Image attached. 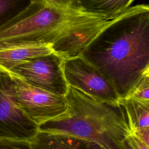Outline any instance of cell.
Segmentation results:
<instances>
[{
	"label": "cell",
	"instance_id": "6da1fadb",
	"mask_svg": "<svg viewBox=\"0 0 149 149\" xmlns=\"http://www.w3.org/2000/svg\"><path fill=\"white\" fill-rule=\"evenodd\" d=\"M113 19L85 12L77 0H32L23 12L0 28V49L50 45L63 58L78 56Z\"/></svg>",
	"mask_w": 149,
	"mask_h": 149
},
{
	"label": "cell",
	"instance_id": "7a4b0ae2",
	"mask_svg": "<svg viewBox=\"0 0 149 149\" xmlns=\"http://www.w3.org/2000/svg\"><path fill=\"white\" fill-rule=\"evenodd\" d=\"M125 99L149 73V6H130L112 19L80 52Z\"/></svg>",
	"mask_w": 149,
	"mask_h": 149
},
{
	"label": "cell",
	"instance_id": "3957f363",
	"mask_svg": "<svg viewBox=\"0 0 149 149\" xmlns=\"http://www.w3.org/2000/svg\"><path fill=\"white\" fill-rule=\"evenodd\" d=\"M66 111L38 126V131L72 136L105 149H132L125 111L118 102L97 100L68 86Z\"/></svg>",
	"mask_w": 149,
	"mask_h": 149
},
{
	"label": "cell",
	"instance_id": "277c9868",
	"mask_svg": "<svg viewBox=\"0 0 149 149\" xmlns=\"http://www.w3.org/2000/svg\"><path fill=\"white\" fill-rule=\"evenodd\" d=\"M9 74L13 80L12 98L13 102L38 126L66 111L67 101L65 96L34 87L16 76Z\"/></svg>",
	"mask_w": 149,
	"mask_h": 149
},
{
	"label": "cell",
	"instance_id": "5b68a950",
	"mask_svg": "<svg viewBox=\"0 0 149 149\" xmlns=\"http://www.w3.org/2000/svg\"><path fill=\"white\" fill-rule=\"evenodd\" d=\"M63 58L53 52L18 65L5 72L34 87L65 96L68 85L63 72Z\"/></svg>",
	"mask_w": 149,
	"mask_h": 149
},
{
	"label": "cell",
	"instance_id": "8992f818",
	"mask_svg": "<svg viewBox=\"0 0 149 149\" xmlns=\"http://www.w3.org/2000/svg\"><path fill=\"white\" fill-rule=\"evenodd\" d=\"M62 69L68 86L100 101H119V97L112 84L80 55L63 58Z\"/></svg>",
	"mask_w": 149,
	"mask_h": 149
},
{
	"label": "cell",
	"instance_id": "52a82bcc",
	"mask_svg": "<svg viewBox=\"0 0 149 149\" xmlns=\"http://www.w3.org/2000/svg\"><path fill=\"white\" fill-rule=\"evenodd\" d=\"M12 84L10 75L0 72V139L30 141L38 133V126L13 102Z\"/></svg>",
	"mask_w": 149,
	"mask_h": 149
},
{
	"label": "cell",
	"instance_id": "ba28073f",
	"mask_svg": "<svg viewBox=\"0 0 149 149\" xmlns=\"http://www.w3.org/2000/svg\"><path fill=\"white\" fill-rule=\"evenodd\" d=\"M53 52L50 45H17L1 49L0 72H7L18 65Z\"/></svg>",
	"mask_w": 149,
	"mask_h": 149
},
{
	"label": "cell",
	"instance_id": "9c48e42d",
	"mask_svg": "<svg viewBox=\"0 0 149 149\" xmlns=\"http://www.w3.org/2000/svg\"><path fill=\"white\" fill-rule=\"evenodd\" d=\"M29 141L32 149H84L83 139L58 133L38 131Z\"/></svg>",
	"mask_w": 149,
	"mask_h": 149
},
{
	"label": "cell",
	"instance_id": "30bf717a",
	"mask_svg": "<svg viewBox=\"0 0 149 149\" xmlns=\"http://www.w3.org/2000/svg\"><path fill=\"white\" fill-rule=\"evenodd\" d=\"M118 102L123 107L131 134L149 127V102L122 99Z\"/></svg>",
	"mask_w": 149,
	"mask_h": 149
},
{
	"label": "cell",
	"instance_id": "8fae6325",
	"mask_svg": "<svg viewBox=\"0 0 149 149\" xmlns=\"http://www.w3.org/2000/svg\"><path fill=\"white\" fill-rule=\"evenodd\" d=\"M134 0H77L81 8L92 14L115 18L128 8Z\"/></svg>",
	"mask_w": 149,
	"mask_h": 149
},
{
	"label": "cell",
	"instance_id": "7c38bea8",
	"mask_svg": "<svg viewBox=\"0 0 149 149\" xmlns=\"http://www.w3.org/2000/svg\"><path fill=\"white\" fill-rule=\"evenodd\" d=\"M32 0H0V28L23 12Z\"/></svg>",
	"mask_w": 149,
	"mask_h": 149
},
{
	"label": "cell",
	"instance_id": "4fadbf2b",
	"mask_svg": "<svg viewBox=\"0 0 149 149\" xmlns=\"http://www.w3.org/2000/svg\"><path fill=\"white\" fill-rule=\"evenodd\" d=\"M125 99L149 102V73L143 77L139 84Z\"/></svg>",
	"mask_w": 149,
	"mask_h": 149
},
{
	"label": "cell",
	"instance_id": "5bb4252c",
	"mask_svg": "<svg viewBox=\"0 0 149 149\" xmlns=\"http://www.w3.org/2000/svg\"><path fill=\"white\" fill-rule=\"evenodd\" d=\"M0 149H32L29 141L0 139Z\"/></svg>",
	"mask_w": 149,
	"mask_h": 149
},
{
	"label": "cell",
	"instance_id": "9a60e30c",
	"mask_svg": "<svg viewBox=\"0 0 149 149\" xmlns=\"http://www.w3.org/2000/svg\"><path fill=\"white\" fill-rule=\"evenodd\" d=\"M127 141L132 149H149L148 146L133 134L129 136Z\"/></svg>",
	"mask_w": 149,
	"mask_h": 149
},
{
	"label": "cell",
	"instance_id": "2e32d148",
	"mask_svg": "<svg viewBox=\"0 0 149 149\" xmlns=\"http://www.w3.org/2000/svg\"><path fill=\"white\" fill-rule=\"evenodd\" d=\"M132 134L149 146V127L139 130Z\"/></svg>",
	"mask_w": 149,
	"mask_h": 149
},
{
	"label": "cell",
	"instance_id": "e0dca14e",
	"mask_svg": "<svg viewBox=\"0 0 149 149\" xmlns=\"http://www.w3.org/2000/svg\"><path fill=\"white\" fill-rule=\"evenodd\" d=\"M84 149H105L101 146L88 140H84Z\"/></svg>",
	"mask_w": 149,
	"mask_h": 149
}]
</instances>
